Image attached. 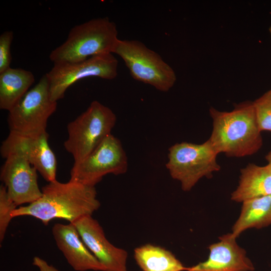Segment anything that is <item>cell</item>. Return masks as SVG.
<instances>
[{
  "label": "cell",
  "instance_id": "6da1fadb",
  "mask_svg": "<svg viewBox=\"0 0 271 271\" xmlns=\"http://www.w3.org/2000/svg\"><path fill=\"white\" fill-rule=\"evenodd\" d=\"M41 190L42 195L39 199L17 208L12 213V217L29 216L45 225L56 218L72 223L82 217L92 216L100 206L94 186L70 180L61 183L56 180Z\"/></svg>",
  "mask_w": 271,
  "mask_h": 271
},
{
  "label": "cell",
  "instance_id": "7a4b0ae2",
  "mask_svg": "<svg viewBox=\"0 0 271 271\" xmlns=\"http://www.w3.org/2000/svg\"><path fill=\"white\" fill-rule=\"evenodd\" d=\"M212 130L208 139L216 152L229 157L252 155L262 146V138L253 101L235 104L232 110L220 111L213 107L209 110Z\"/></svg>",
  "mask_w": 271,
  "mask_h": 271
},
{
  "label": "cell",
  "instance_id": "3957f363",
  "mask_svg": "<svg viewBox=\"0 0 271 271\" xmlns=\"http://www.w3.org/2000/svg\"><path fill=\"white\" fill-rule=\"evenodd\" d=\"M115 24L108 18H98L74 26L67 39L52 50L54 63L81 61L89 57L112 53L118 40Z\"/></svg>",
  "mask_w": 271,
  "mask_h": 271
},
{
  "label": "cell",
  "instance_id": "277c9868",
  "mask_svg": "<svg viewBox=\"0 0 271 271\" xmlns=\"http://www.w3.org/2000/svg\"><path fill=\"white\" fill-rule=\"evenodd\" d=\"M112 110L100 102L93 101L87 109L67 126L68 137L64 143L74 163L88 156L108 136L115 124Z\"/></svg>",
  "mask_w": 271,
  "mask_h": 271
},
{
  "label": "cell",
  "instance_id": "5b68a950",
  "mask_svg": "<svg viewBox=\"0 0 271 271\" xmlns=\"http://www.w3.org/2000/svg\"><path fill=\"white\" fill-rule=\"evenodd\" d=\"M218 155L208 139L201 144L177 143L169 149L166 166L171 177L187 192L201 179L211 178L220 170L217 162Z\"/></svg>",
  "mask_w": 271,
  "mask_h": 271
},
{
  "label": "cell",
  "instance_id": "8992f818",
  "mask_svg": "<svg viewBox=\"0 0 271 271\" xmlns=\"http://www.w3.org/2000/svg\"><path fill=\"white\" fill-rule=\"evenodd\" d=\"M112 54L123 60L134 79L159 91H168L176 82L173 69L159 54L139 41L118 39Z\"/></svg>",
  "mask_w": 271,
  "mask_h": 271
},
{
  "label": "cell",
  "instance_id": "52a82bcc",
  "mask_svg": "<svg viewBox=\"0 0 271 271\" xmlns=\"http://www.w3.org/2000/svg\"><path fill=\"white\" fill-rule=\"evenodd\" d=\"M57 102L51 100L46 74L9 111L10 131L34 136L46 132L47 122L56 111Z\"/></svg>",
  "mask_w": 271,
  "mask_h": 271
},
{
  "label": "cell",
  "instance_id": "ba28073f",
  "mask_svg": "<svg viewBox=\"0 0 271 271\" xmlns=\"http://www.w3.org/2000/svg\"><path fill=\"white\" fill-rule=\"evenodd\" d=\"M127 168V158L121 143L110 134L86 158L74 163L69 180L95 187L107 174L121 175Z\"/></svg>",
  "mask_w": 271,
  "mask_h": 271
},
{
  "label": "cell",
  "instance_id": "9c48e42d",
  "mask_svg": "<svg viewBox=\"0 0 271 271\" xmlns=\"http://www.w3.org/2000/svg\"><path fill=\"white\" fill-rule=\"evenodd\" d=\"M117 67L118 61L112 53L92 56L79 62L54 64L46 74L51 99L57 102L63 98L70 86L84 78L96 77L113 79L117 75Z\"/></svg>",
  "mask_w": 271,
  "mask_h": 271
},
{
  "label": "cell",
  "instance_id": "30bf717a",
  "mask_svg": "<svg viewBox=\"0 0 271 271\" xmlns=\"http://www.w3.org/2000/svg\"><path fill=\"white\" fill-rule=\"evenodd\" d=\"M6 159L0 179L10 199L17 206L31 204L42 195L38 183L37 170L19 150L1 147Z\"/></svg>",
  "mask_w": 271,
  "mask_h": 271
},
{
  "label": "cell",
  "instance_id": "8fae6325",
  "mask_svg": "<svg viewBox=\"0 0 271 271\" xmlns=\"http://www.w3.org/2000/svg\"><path fill=\"white\" fill-rule=\"evenodd\" d=\"M82 240L105 271H127V251L111 244L103 228L92 216H87L72 223Z\"/></svg>",
  "mask_w": 271,
  "mask_h": 271
},
{
  "label": "cell",
  "instance_id": "7c38bea8",
  "mask_svg": "<svg viewBox=\"0 0 271 271\" xmlns=\"http://www.w3.org/2000/svg\"><path fill=\"white\" fill-rule=\"evenodd\" d=\"M48 137L47 132L29 136L10 131L1 147L19 150L49 183L56 180L57 160L49 145Z\"/></svg>",
  "mask_w": 271,
  "mask_h": 271
},
{
  "label": "cell",
  "instance_id": "4fadbf2b",
  "mask_svg": "<svg viewBox=\"0 0 271 271\" xmlns=\"http://www.w3.org/2000/svg\"><path fill=\"white\" fill-rule=\"evenodd\" d=\"M218 242L208 247L209 255L207 260L186 271H253L254 265L247 256L245 250L236 242L231 233L219 238Z\"/></svg>",
  "mask_w": 271,
  "mask_h": 271
},
{
  "label": "cell",
  "instance_id": "5bb4252c",
  "mask_svg": "<svg viewBox=\"0 0 271 271\" xmlns=\"http://www.w3.org/2000/svg\"><path fill=\"white\" fill-rule=\"evenodd\" d=\"M52 232L58 249L75 270L105 271L87 248L73 224L56 223Z\"/></svg>",
  "mask_w": 271,
  "mask_h": 271
},
{
  "label": "cell",
  "instance_id": "9a60e30c",
  "mask_svg": "<svg viewBox=\"0 0 271 271\" xmlns=\"http://www.w3.org/2000/svg\"><path fill=\"white\" fill-rule=\"evenodd\" d=\"M271 195V173L267 165L248 164L240 170L238 185L231 194V200L241 202Z\"/></svg>",
  "mask_w": 271,
  "mask_h": 271
},
{
  "label": "cell",
  "instance_id": "2e32d148",
  "mask_svg": "<svg viewBox=\"0 0 271 271\" xmlns=\"http://www.w3.org/2000/svg\"><path fill=\"white\" fill-rule=\"evenodd\" d=\"M34 82V74L22 68L10 67L0 73V108L11 110Z\"/></svg>",
  "mask_w": 271,
  "mask_h": 271
},
{
  "label": "cell",
  "instance_id": "e0dca14e",
  "mask_svg": "<svg viewBox=\"0 0 271 271\" xmlns=\"http://www.w3.org/2000/svg\"><path fill=\"white\" fill-rule=\"evenodd\" d=\"M271 224V195L245 201L234 223L232 235L237 238L251 228L261 229Z\"/></svg>",
  "mask_w": 271,
  "mask_h": 271
},
{
  "label": "cell",
  "instance_id": "ac0fdd59",
  "mask_svg": "<svg viewBox=\"0 0 271 271\" xmlns=\"http://www.w3.org/2000/svg\"><path fill=\"white\" fill-rule=\"evenodd\" d=\"M134 257L143 271H186L188 268L171 251L152 244L136 248Z\"/></svg>",
  "mask_w": 271,
  "mask_h": 271
},
{
  "label": "cell",
  "instance_id": "d6986e66",
  "mask_svg": "<svg viewBox=\"0 0 271 271\" xmlns=\"http://www.w3.org/2000/svg\"><path fill=\"white\" fill-rule=\"evenodd\" d=\"M253 103L260 130L271 132V88Z\"/></svg>",
  "mask_w": 271,
  "mask_h": 271
},
{
  "label": "cell",
  "instance_id": "ffe728a7",
  "mask_svg": "<svg viewBox=\"0 0 271 271\" xmlns=\"http://www.w3.org/2000/svg\"><path fill=\"white\" fill-rule=\"evenodd\" d=\"M17 208L9 197L4 184L0 186V241L5 236L8 226L13 218L12 213Z\"/></svg>",
  "mask_w": 271,
  "mask_h": 271
},
{
  "label": "cell",
  "instance_id": "44dd1931",
  "mask_svg": "<svg viewBox=\"0 0 271 271\" xmlns=\"http://www.w3.org/2000/svg\"><path fill=\"white\" fill-rule=\"evenodd\" d=\"M14 37L12 31H6L0 36V73L11 67V47Z\"/></svg>",
  "mask_w": 271,
  "mask_h": 271
},
{
  "label": "cell",
  "instance_id": "7402d4cb",
  "mask_svg": "<svg viewBox=\"0 0 271 271\" xmlns=\"http://www.w3.org/2000/svg\"><path fill=\"white\" fill-rule=\"evenodd\" d=\"M33 264L37 266L40 271H59L56 267L49 264L45 260L38 256L34 257Z\"/></svg>",
  "mask_w": 271,
  "mask_h": 271
},
{
  "label": "cell",
  "instance_id": "603a6c76",
  "mask_svg": "<svg viewBox=\"0 0 271 271\" xmlns=\"http://www.w3.org/2000/svg\"><path fill=\"white\" fill-rule=\"evenodd\" d=\"M265 158L267 162V164L266 165L271 173V150L268 152L265 157Z\"/></svg>",
  "mask_w": 271,
  "mask_h": 271
},
{
  "label": "cell",
  "instance_id": "cb8c5ba5",
  "mask_svg": "<svg viewBox=\"0 0 271 271\" xmlns=\"http://www.w3.org/2000/svg\"><path fill=\"white\" fill-rule=\"evenodd\" d=\"M268 32H269V35H270V39H271V25L269 26V27L268 28Z\"/></svg>",
  "mask_w": 271,
  "mask_h": 271
}]
</instances>
